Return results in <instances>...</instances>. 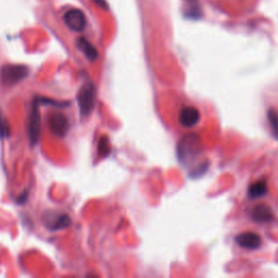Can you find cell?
Here are the masks:
<instances>
[{"label": "cell", "instance_id": "obj_1", "mask_svg": "<svg viewBox=\"0 0 278 278\" xmlns=\"http://www.w3.org/2000/svg\"><path fill=\"white\" fill-rule=\"evenodd\" d=\"M28 74L30 69L23 64H6L0 69V80L5 86H14L22 80H24Z\"/></svg>", "mask_w": 278, "mask_h": 278}, {"label": "cell", "instance_id": "obj_2", "mask_svg": "<svg viewBox=\"0 0 278 278\" xmlns=\"http://www.w3.org/2000/svg\"><path fill=\"white\" fill-rule=\"evenodd\" d=\"M200 137L196 134H188L181 139L177 146V156L181 163L189 162L200 152Z\"/></svg>", "mask_w": 278, "mask_h": 278}, {"label": "cell", "instance_id": "obj_3", "mask_svg": "<svg viewBox=\"0 0 278 278\" xmlns=\"http://www.w3.org/2000/svg\"><path fill=\"white\" fill-rule=\"evenodd\" d=\"M79 112L83 116L89 115L96 105V86L90 80L86 82L77 94Z\"/></svg>", "mask_w": 278, "mask_h": 278}, {"label": "cell", "instance_id": "obj_4", "mask_svg": "<svg viewBox=\"0 0 278 278\" xmlns=\"http://www.w3.org/2000/svg\"><path fill=\"white\" fill-rule=\"evenodd\" d=\"M38 106H39L38 98H35L32 106L30 118H28V124H27V133H28V137H30V142L32 146L38 143V139L40 136L41 123H40V113H39Z\"/></svg>", "mask_w": 278, "mask_h": 278}, {"label": "cell", "instance_id": "obj_5", "mask_svg": "<svg viewBox=\"0 0 278 278\" xmlns=\"http://www.w3.org/2000/svg\"><path fill=\"white\" fill-rule=\"evenodd\" d=\"M43 224L50 230H60L69 227L71 225V217L58 211H48L42 216Z\"/></svg>", "mask_w": 278, "mask_h": 278}, {"label": "cell", "instance_id": "obj_6", "mask_svg": "<svg viewBox=\"0 0 278 278\" xmlns=\"http://www.w3.org/2000/svg\"><path fill=\"white\" fill-rule=\"evenodd\" d=\"M48 126L56 136L64 137L70 129V122L67 115L56 111L48 116Z\"/></svg>", "mask_w": 278, "mask_h": 278}, {"label": "cell", "instance_id": "obj_7", "mask_svg": "<svg viewBox=\"0 0 278 278\" xmlns=\"http://www.w3.org/2000/svg\"><path fill=\"white\" fill-rule=\"evenodd\" d=\"M63 21L71 31L73 32H82L85 30L87 21L86 17L82 10L71 9L64 14Z\"/></svg>", "mask_w": 278, "mask_h": 278}, {"label": "cell", "instance_id": "obj_8", "mask_svg": "<svg viewBox=\"0 0 278 278\" xmlns=\"http://www.w3.org/2000/svg\"><path fill=\"white\" fill-rule=\"evenodd\" d=\"M200 119H201V115L199 110L192 106H187L185 108H182L178 115V121L180 123V125H182L186 128H190L197 125V124L199 123Z\"/></svg>", "mask_w": 278, "mask_h": 278}, {"label": "cell", "instance_id": "obj_9", "mask_svg": "<svg viewBox=\"0 0 278 278\" xmlns=\"http://www.w3.org/2000/svg\"><path fill=\"white\" fill-rule=\"evenodd\" d=\"M235 241L239 247L248 249V250H255V249L260 248L262 245V238L260 235L252 231L239 234V235L236 236Z\"/></svg>", "mask_w": 278, "mask_h": 278}, {"label": "cell", "instance_id": "obj_10", "mask_svg": "<svg viewBox=\"0 0 278 278\" xmlns=\"http://www.w3.org/2000/svg\"><path fill=\"white\" fill-rule=\"evenodd\" d=\"M251 217L253 221L258 223H266L274 218V213L267 204L260 203L255 206L251 212Z\"/></svg>", "mask_w": 278, "mask_h": 278}, {"label": "cell", "instance_id": "obj_11", "mask_svg": "<svg viewBox=\"0 0 278 278\" xmlns=\"http://www.w3.org/2000/svg\"><path fill=\"white\" fill-rule=\"evenodd\" d=\"M77 48L82 51L89 61H96L98 59V51L91 43L84 37H79L76 40Z\"/></svg>", "mask_w": 278, "mask_h": 278}, {"label": "cell", "instance_id": "obj_12", "mask_svg": "<svg viewBox=\"0 0 278 278\" xmlns=\"http://www.w3.org/2000/svg\"><path fill=\"white\" fill-rule=\"evenodd\" d=\"M267 182L266 180H259L254 182L248 189V196L250 199H259L267 194Z\"/></svg>", "mask_w": 278, "mask_h": 278}, {"label": "cell", "instance_id": "obj_13", "mask_svg": "<svg viewBox=\"0 0 278 278\" xmlns=\"http://www.w3.org/2000/svg\"><path fill=\"white\" fill-rule=\"evenodd\" d=\"M10 137V125L0 109V138Z\"/></svg>", "mask_w": 278, "mask_h": 278}, {"label": "cell", "instance_id": "obj_14", "mask_svg": "<svg viewBox=\"0 0 278 278\" xmlns=\"http://www.w3.org/2000/svg\"><path fill=\"white\" fill-rule=\"evenodd\" d=\"M267 118H268L270 126H272L274 135L276 137H278V113L273 109L269 110L268 114H267Z\"/></svg>", "mask_w": 278, "mask_h": 278}, {"label": "cell", "instance_id": "obj_15", "mask_svg": "<svg viewBox=\"0 0 278 278\" xmlns=\"http://www.w3.org/2000/svg\"><path fill=\"white\" fill-rule=\"evenodd\" d=\"M98 152L101 157H106L110 153V146H109V141L107 137H102L99 142L98 146Z\"/></svg>", "mask_w": 278, "mask_h": 278}, {"label": "cell", "instance_id": "obj_16", "mask_svg": "<svg viewBox=\"0 0 278 278\" xmlns=\"http://www.w3.org/2000/svg\"><path fill=\"white\" fill-rule=\"evenodd\" d=\"M92 2L96 4L98 7H100V8L108 9V4H107L106 0H92Z\"/></svg>", "mask_w": 278, "mask_h": 278}, {"label": "cell", "instance_id": "obj_17", "mask_svg": "<svg viewBox=\"0 0 278 278\" xmlns=\"http://www.w3.org/2000/svg\"><path fill=\"white\" fill-rule=\"evenodd\" d=\"M27 199V192H25L24 194H23V196H21V197H19V199L17 200L19 203H24L25 201H27L26 200Z\"/></svg>", "mask_w": 278, "mask_h": 278}]
</instances>
